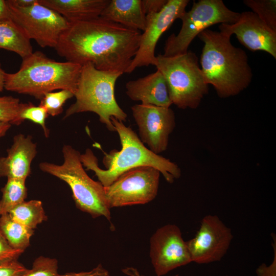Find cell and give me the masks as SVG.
<instances>
[{
  "mask_svg": "<svg viewBox=\"0 0 276 276\" xmlns=\"http://www.w3.org/2000/svg\"><path fill=\"white\" fill-rule=\"evenodd\" d=\"M141 34L99 17L70 23L54 49L67 61L82 66L90 63L100 71L123 74L137 52Z\"/></svg>",
  "mask_w": 276,
  "mask_h": 276,
  "instance_id": "obj_1",
  "label": "cell"
},
{
  "mask_svg": "<svg viewBox=\"0 0 276 276\" xmlns=\"http://www.w3.org/2000/svg\"><path fill=\"white\" fill-rule=\"evenodd\" d=\"M110 120L117 132L121 145L120 150L112 149L105 153L103 163L106 169L100 168L93 151L88 148L81 154L80 159L86 170L93 171L104 187L111 184L124 173L139 167L150 166L157 169L169 183L181 176L179 166L170 159L152 152L141 141L129 126L114 117Z\"/></svg>",
  "mask_w": 276,
  "mask_h": 276,
  "instance_id": "obj_2",
  "label": "cell"
},
{
  "mask_svg": "<svg viewBox=\"0 0 276 276\" xmlns=\"http://www.w3.org/2000/svg\"><path fill=\"white\" fill-rule=\"evenodd\" d=\"M198 38L203 43L201 69L208 85L221 98L235 96L250 84L253 74L246 52L232 44L231 37L206 29Z\"/></svg>",
  "mask_w": 276,
  "mask_h": 276,
  "instance_id": "obj_3",
  "label": "cell"
},
{
  "mask_svg": "<svg viewBox=\"0 0 276 276\" xmlns=\"http://www.w3.org/2000/svg\"><path fill=\"white\" fill-rule=\"evenodd\" d=\"M82 66L68 61H56L36 51L22 58L17 72L6 73L5 89L40 100L56 89L68 90L75 95Z\"/></svg>",
  "mask_w": 276,
  "mask_h": 276,
  "instance_id": "obj_4",
  "label": "cell"
},
{
  "mask_svg": "<svg viewBox=\"0 0 276 276\" xmlns=\"http://www.w3.org/2000/svg\"><path fill=\"white\" fill-rule=\"evenodd\" d=\"M122 74L98 70L90 63L82 65L74 95L76 101L66 110L64 118L76 113L92 112L99 116L100 122L109 131H116L110 118L123 122L127 118L114 95L116 81Z\"/></svg>",
  "mask_w": 276,
  "mask_h": 276,
  "instance_id": "obj_5",
  "label": "cell"
},
{
  "mask_svg": "<svg viewBox=\"0 0 276 276\" xmlns=\"http://www.w3.org/2000/svg\"><path fill=\"white\" fill-rule=\"evenodd\" d=\"M63 163L39 164L40 169L65 181L70 187L76 206L92 217L103 216L110 221V209L106 201L104 187L86 173L80 159V153L72 146L62 150Z\"/></svg>",
  "mask_w": 276,
  "mask_h": 276,
  "instance_id": "obj_6",
  "label": "cell"
},
{
  "mask_svg": "<svg viewBox=\"0 0 276 276\" xmlns=\"http://www.w3.org/2000/svg\"><path fill=\"white\" fill-rule=\"evenodd\" d=\"M155 66L165 79L172 104L178 108L196 109L208 94L209 85L194 52L170 57L158 54Z\"/></svg>",
  "mask_w": 276,
  "mask_h": 276,
  "instance_id": "obj_7",
  "label": "cell"
},
{
  "mask_svg": "<svg viewBox=\"0 0 276 276\" xmlns=\"http://www.w3.org/2000/svg\"><path fill=\"white\" fill-rule=\"evenodd\" d=\"M240 15V13L228 9L222 0L194 2L191 9L180 18L182 25L178 33L172 34L167 39L163 55L170 57L186 53L201 32L217 24H234Z\"/></svg>",
  "mask_w": 276,
  "mask_h": 276,
  "instance_id": "obj_8",
  "label": "cell"
},
{
  "mask_svg": "<svg viewBox=\"0 0 276 276\" xmlns=\"http://www.w3.org/2000/svg\"><path fill=\"white\" fill-rule=\"evenodd\" d=\"M160 173L150 166L131 169L104 187L109 208L144 204L157 196Z\"/></svg>",
  "mask_w": 276,
  "mask_h": 276,
  "instance_id": "obj_9",
  "label": "cell"
},
{
  "mask_svg": "<svg viewBox=\"0 0 276 276\" xmlns=\"http://www.w3.org/2000/svg\"><path fill=\"white\" fill-rule=\"evenodd\" d=\"M11 19L42 48L56 46L62 33L70 22L54 10L38 2L20 7L7 0Z\"/></svg>",
  "mask_w": 276,
  "mask_h": 276,
  "instance_id": "obj_10",
  "label": "cell"
},
{
  "mask_svg": "<svg viewBox=\"0 0 276 276\" xmlns=\"http://www.w3.org/2000/svg\"><path fill=\"white\" fill-rule=\"evenodd\" d=\"M189 2L168 0L159 12L146 15V27L141 34L139 49L125 73H131L142 66H155V50L158 40L176 19L180 18L186 11V8Z\"/></svg>",
  "mask_w": 276,
  "mask_h": 276,
  "instance_id": "obj_11",
  "label": "cell"
},
{
  "mask_svg": "<svg viewBox=\"0 0 276 276\" xmlns=\"http://www.w3.org/2000/svg\"><path fill=\"white\" fill-rule=\"evenodd\" d=\"M131 109L142 143L156 154L165 151L176 126L173 110L170 107L142 104L134 105Z\"/></svg>",
  "mask_w": 276,
  "mask_h": 276,
  "instance_id": "obj_12",
  "label": "cell"
},
{
  "mask_svg": "<svg viewBox=\"0 0 276 276\" xmlns=\"http://www.w3.org/2000/svg\"><path fill=\"white\" fill-rule=\"evenodd\" d=\"M233 238L231 229L217 216H204L195 236L187 241L192 262L203 264L220 261Z\"/></svg>",
  "mask_w": 276,
  "mask_h": 276,
  "instance_id": "obj_13",
  "label": "cell"
},
{
  "mask_svg": "<svg viewBox=\"0 0 276 276\" xmlns=\"http://www.w3.org/2000/svg\"><path fill=\"white\" fill-rule=\"evenodd\" d=\"M150 257L156 276L192 262L187 241L175 224H166L153 234L150 240Z\"/></svg>",
  "mask_w": 276,
  "mask_h": 276,
  "instance_id": "obj_14",
  "label": "cell"
},
{
  "mask_svg": "<svg viewBox=\"0 0 276 276\" xmlns=\"http://www.w3.org/2000/svg\"><path fill=\"white\" fill-rule=\"evenodd\" d=\"M219 29L228 36L235 34L240 43L248 50L264 51L276 59V32L252 11L242 12L236 22L221 24Z\"/></svg>",
  "mask_w": 276,
  "mask_h": 276,
  "instance_id": "obj_15",
  "label": "cell"
},
{
  "mask_svg": "<svg viewBox=\"0 0 276 276\" xmlns=\"http://www.w3.org/2000/svg\"><path fill=\"white\" fill-rule=\"evenodd\" d=\"M36 144L30 135H15L7 155L0 157V177L26 180L31 172V164L37 153Z\"/></svg>",
  "mask_w": 276,
  "mask_h": 276,
  "instance_id": "obj_16",
  "label": "cell"
},
{
  "mask_svg": "<svg viewBox=\"0 0 276 276\" xmlns=\"http://www.w3.org/2000/svg\"><path fill=\"white\" fill-rule=\"evenodd\" d=\"M126 94L132 101L142 104L170 107L172 104L165 79L157 71L144 77L128 81Z\"/></svg>",
  "mask_w": 276,
  "mask_h": 276,
  "instance_id": "obj_17",
  "label": "cell"
},
{
  "mask_svg": "<svg viewBox=\"0 0 276 276\" xmlns=\"http://www.w3.org/2000/svg\"><path fill=\"white\" fill-rule=\"evenodd\" d=\"M110 0H38L39 3L61 15L70 23L100 16Z\"/></svg>",
  "mask_w": 276,
  "mask_h": 276,
  "instance_id": "obj_18",
  "label": "cell"
},
{
  "mask_svg": "<svg viewBox=\"0 0 276 276\" xmlns=\"http://www.w3.org/2000/svg\"><path fill=\"white\" fill-rule=\"evenodd\" d=\"M100 17L134 30L144 31L146 27L141 0H110Z\"/></svg>",
  "mask_w": 276,
  "mask_h": 276,
  "instance_id": "obj_19",
  "label": "cell"
},
{
  "mask_svg": "<svg viewBox=\"0 0 276 276\" xmlns=\"http://www.w3.org/2000/svg\"><path fill=\"white\" fill-rule=\"evenodd\" d=\"M0 49L14 52L22 59L33 52L30 39L12 19L0 21Z\"/></svg>",
  "mask_w": 276,
  "mask_h": 276,
  "instance_id": "obj_20",
  "label": "cell"
},
{
  "mask_svg": "<svg viewBox=\"0 0 276 276\" xmlns=\"http://www.w3.org/2000/svg\"><path fill=\"white\" fill-rule=\"evenodd\" d=\"M0 216L1 233L12 247L24 251L30 245L34 229L14 221L8 213Z\"/></svg>",
  "mask_w": 276,
  "mask_h": 276,
  "instance_id": "obj_21",
  "label": "cell"
},
{
  "mask_svg": "<svg viewBox=\"0 0 276 276\" xmlns=\"http://www.w3.org/2000/svg\"><path fill=\"white\" fill-rule=\"evenodd\" d=\"M8 214L14 221L32 229L47 220L42 203L38 200L24 201Z\"/></svg>",
  "mask_w": 276,
  "mask_h": 276,
  "instance_id": "obj_22",
  "label": "cell"
},
{
  "mask_svg": "<svg viewBox=\"0 0 276 276\" xmlns=\"http://www.w3.org/2000/svg\"><path fill=\"white\" fill-rule=\"evenodd\" d=\"M25 183V180L7 178L6 183L1 189L2 195L0 200V216L8 213L25 201L27 197V188Z\"/></svg>",
  "mask_w": 276,
  "mask_h": 276,
  "instance_id": "obj_23",
  "label": "cell"
},
{
  "mask_svg": "<svg viewBox=\"0 0 276 276\" xmlns=\"http://www.w3.org/2000/svg\"><path fill=\"white\" fill-rule=\"evenodd\" d=\"M243 3L268 27L276 32L275 0H244Z\"/></svg>",
  "mask_w": 276,
  "mask_h": 276,
  "instance_id": "obj_24",
  "label": "cell"
},
{
  "mask_svg": "<svg viewBox=\"0 0 276 276\" xmlns=\"http://www.w3.org/2000/svg\"><path fill=\"white\" fill-rule=\"evenodd\" d=\"M73 97L74 94L66 89L50 92L43 96L39 105L43 107L49 115L56 116L62 113L65 102Z\"/></svg>",
  "mask_w": 276,
  "mask_h": 276,
  "instance_id": "obj_25",
  "label": "cell"
},
{
  "mask_svg": "<svg viewBox=\"0 0 276 276\" xmlns=\"http://www.w3.org/2000/svg\"><path fill=\"white\" fill-rule=\"evenodd\" d=\"M49 116L46 110L40 105L35 106L29 102L25 103L18 117V125L25 120H28L40 125L46 137L49 135V130L45 125L46 119Z\"/></svg>",
  "mask_w": 276,
  "mask_h": 276,
  "instance_id": "obj_26",
  "label": "cell"
},
{
  "mask_svg": "<svg viewBox=\"0 0 276 276\" xmlns=\"http://www.w3.org/2000/svg\"><path fill=\"white\" fill-rule=\"evenodd\" d=\"M24 104L11 96L0 97V121L18 126V117Z\"/></svg>",
  "mask_w": 276,
  "mask_h": 276,
  "instance_id": "obj_27",
  "label": "cell"
},
{
  "mask_svg": "<svg viewBox=\"0 0 276 276\" xmlns=\"http://www.w3.org/2000/svg\"><path fill=\"white\" fill-rule=\"evenodd\" d=\"M58 269L56 259L40 256L34 260L32 268L27 269L20 276H58Z\"/></svg>",
  "mask_w": 276,
  "mask_h": 276,
  "instance_id": "obj_28",
  "label": "cell"
},
{
  "mask_svg": "<svg viewBox=\"0 0 276 276\" xmlns=\"http://www.w3.org/2000/svg\"><path fill=\"white\" fill-rule=\"evenodd\" d=\"M24 251L12 247L0 232V264L17 260Z\"/></svg>",
  "mask_w": 276,
  "mask_h": 276,
  "instance_id": "obj_29",
  "label": "cell"
},
{
  "mask_svg": "<svg viewBox=\"0 0 276 276\" xmlns=\"http://www.w3.org/2000/svg\"><path fill=\"white\" fill-rule=\"evenodd\" d=\"M27 268L18 260L0 264V276H20Z\"/></svg>",
  "mask_w": 276,
  "mask_h": 276,
  "instance_id": "obj_30",
  "label": "cell"
},
{
  "mask_svg": "<svg viewBox=\"0 0 276 276\" xmlns=\"http://www.w3.org/2000/svg\"><path fill=\"white\" fill-rule=\"evenodd\" d=\"M273 238L272 246L274 250V258L272 263L267 266L264 264H261L257 269L258 276H275L276 275V240L275 235L271 234Z\"/></svg>",
  "mask_w": 276,
  "mask_h": 276,
  "instance_id": "obj_31",
  "label": "cell"
},
{
  "mask_svg": "<svg viewBox=\"0 0 276 276\" xmlns=\"http://www.w3.org/2000/svg\"><path fill=\"white\" fill-rule=\"evenodd\" d=\"M168 0H141L142 7L145 14L159 12L167 4Z\"/></svg>",
  "mask_w": 276,
  "mask_h": 276,
  "instance_id": "obj_32",
  "label": "cell"
},
{
  "mask_svg": "<svg viewBox=\"0 0 276 276\" xmlns=\"http://www.w3.org/2000/svg\"><path fill=\"white\" fill-rule=\"evenodd\" d=\"M58 276H109V273L100 264L90 271L59 274Z\"/></svg>",
  "mask_w": 276,
  "mask_h": 276,
  "instance_id": "obj_33",
  "label": "cell"
},
{
  "mask_svg": "<svg viewBox=\"0 0 276 276\" xmlns=\"http://www.w3.org/2000/svg\"><path fill=\"white\" fill-rule=\"evenodd\" d=\"M11 19L10 9L7 1L0 0V21Z\"/></svg>",
  "mask_w": 276,
  "mask_h": 276,
  "instance_id": "obj_34",
  "label": "cell"
},
{
  "mask_svg": "<svg viewBox=\"0 0 276 276\" xmlns=\"http://www.w3.org/2000/svg\"><path fill=\"white\" fill-rule=\"evenodd\" d=\"M122 271L128 276H144L141 274L136 268L133 267H126L123 268ZM173 276H179V275L176 274Z\"/></svg>",
  "mask_w": 276,
  "mask_h": 276,
  "instance_id": "obj_35",
  "label": "cell"
},
{
  "mask_svg": "<svg viewBox=\"0 0 276 276\" xmlns=\"http://www.w3.org/2000/svg\"><path fill=\"white\" fill-rule=\"evenodd\" d=\"M11 2L20 7H28L33 5L37 0H11Z\"/></svg>",
  "mask_w": 276,
  "mask_h": 276,
  "instance_id": "obj_36",
  "label": "cell"
},
{
  "mask_svg": "<svg viewBox=\"0 0 276 276\" xmlns=\"http://www.w3.org/2000/svg\"><path fill=\"white\" fill-rule=\"evenodd\" d=\"M11 126V125L9 123L0 121V138L6 134Z\"/></svg>",
  "mask_w": 276,
  "mask_h": 276,
  "instance_id": "obj_37",
  "label": "cell"
},
{
  "mask_svg": "<svg viewBox=\"0 0 276 276\" xmlns=\"http://www.w3.org/2000/svg\"><path fill=\"white\" fill-rule=\"evenodd\" d=\"M6 73L3 70L0 63V92L5 88V76Z\"/></svg>",
  "mask_w": 276,
  "mask_h": 276,
  "instance_id": "obj_38",
  "label": "cell"
}]
</instances>
